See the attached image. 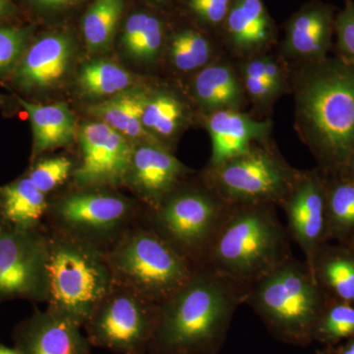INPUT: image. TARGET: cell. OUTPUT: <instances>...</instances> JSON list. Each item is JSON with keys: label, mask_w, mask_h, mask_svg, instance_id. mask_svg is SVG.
I'll use <instances>...</instances> for the list:
<instances>
[{"label": "cell", "mask_w": 354, "mask_h": 354, "mask_svg": "<svg viewBox=\"0 0 354 354\" xmlns=\"http://www.w3.org/2000/svg\"><path fill=\"white\" fill-rule=\"evenodd\" d=\"M295 129L325 174L344 171L354 153V64L339 55L290 64Z\"/></svg>", "instance_id": "cell-1"}, {"label": "cell", "mask_w": 354, "mask_h": 354, "mask_svg": "<svg viewBox=\"0 0 354 354\" xmlns=\"http://www.w3.org/2000/svg\"><path fill=\"white\" fill-rule=\"evenodd\" d=\"M248 290L208 266L195 268L189 281L158 305L148 353L216 354L232 317Z\"/></svg>", "instance_id": "cell-2"}, {"label": "cell", "mask_w": 354, "mask_h": 354, "mask_svg": "<svg viewBox=\"0 0 354 354\" xmlns=\"http://www.w3.org/2000/svg\"><path fill=\"white\" fill-rule=\"evenodd\" d=\"M272 204L232 207L204 265L248 288L292 257L288 228Z\"/></svg>", "instance_id": "cell-3"}, {"label": "cell", "mask_w": 354, "mask_h": 354, "mask_svg": "<svg viewBox=\"0 0 354 354\" xmlns=\"http://www.w3.org/2000/svg\"><path fill=\"white\" fill-rule=\"evenodd\" d=\"M327 300L305 261L291 257L251 286L245 302L277 339L307 346Z\"/></svg>", "instance_id": "cell-4"}, {"label": "cell", "mask_w": 354, "mask_h": 354, "mask_svg": "<svg viewBox=\"0 0 354 354\" xmlns=\"http://www.w3.org/2000/svg\"><path fill=\"white\" fill-rule=\"evenodd\" d=\"M48 237V309L84 327L115 286L102 249L51 230Z\"/></svg>", "instance_id": "cell-5"}, {"label": "cell", "mask_w": 354, "mask_h": 354, "mask_svg": "<svg viewBox=\"0 0 354 354\" xmlns=\"http://www.w3.org/2000/svg\"><path fill=\"white\" fill-rule=\"evenodd\" d=\"M104 254L116 285L158 305L176 295L195 270L143 220Z\"/></svg>", "instance_id": "cell-6"}, {"label": "cell", "mask_w": 354, "mask_h": 354, "mask_svg": "<svg viewBox=\"0 0 354 354\" xmlns=\"http://www.w3.org/2000/svg\"><path fill=\"white\" fill-rule=\"evenodd\" d=\"M232 209L201 177L198 184H179L155 209H147L143 221L196 268L206 262Z\"/></svg>", "instance_id": "cell-7"}, {"label": "cell", "mask_w": 354, "mask_h": 354, "mask_svg": "<svg viewBox=\"0 0 354 354\" xmlns=\"http://www.w3.org/2000/svg\"><path fill=\"white\" fill-rule=\"evenodd\" d=\"M300 171L291 167L272 138L256 142L246 152L214 167L203 178L232 207L272 204L281 206Z\"/></svg>", "instance_id": "cell-8"}, {"label": "cell", "mask_w": 354, "mask_h": 354, "mask_svg": "<svg viewBox=\"0 0 354 354\" xmlns=\"http://www.w3.org/2000/svg\"><path fill=\"white\" fill-rule=\"evenodd\" d=\"M106 188H76L50 202L51 230L108 250L140 220L136 203Z\"/></svg>", "instance_id": "cell-9"}, {"label": "cell", "mask_w": 354, "mask_h": 354, "mask_svg": "<svg viewBox=\"0 0 354 354\" xmlns=\"http://www.w3.org/2000/svg\"><path fill=\"white\" fill-rule=\"evenodd\" d=\"M158 315V304L115 283L84 328L93 346L118 354H147Z\"/></svg>", "instance_id": "cell-10"}, {"label": "cell", "mask_w": 354, "mask_h": 354, "mask_svg": "<svg viewBox=\"0 0 354 354\" xmlns=\"http://www.w3.org/2000/svg\"><path fill=\"white\" fill-rule=\"evenodd\" d=\"M48 237L37 230H0V297L46 301Z\"/></svg>", "instance_id": "cell-11"}, {"label": "cell", "mask_w": 354, "mask_h": 354, "mask_svg": "<svg viewBox=\"0 0 354 354\" xmlns=\"http://www.w3.org/2000/svg\"><path fill=\"white\" fill-rule=\"evenodd\" d=\"M79 143L80 164L72 174L76 188L125 185L135 144L102 121L83 124Z\"/></svg>", "instance_id": "cell-12"}, {"label": "cell", "mask_w": 354, "mask_h": 354, "mask_svg": "<svg viewBox=\"0 0 354 354\" xmlns=\"http://www.w3.org/2000/svg\"><path fill=\"white\" fill-rule=\"evenodd\" d=\"M279 207L285 212L291 241L301 249L311 272L317 252L328 242L325 174L318 167L300 171Z\"/></svg>", "instance_id": "cell-13"}, {"label": "cell", "mask_w": 354, "mask_h": 354, "mask_svg": "<svg viewBox=\"0 0 354 354\" xmlns=\"http://www.w3.org/2000/svg\"><path fill=\"white\" fill-rule=\"evenodd\" d=\"M234 60L276 50L278 31L264 0H234L218 36Z\"/></svg>", "instance_id": "cell-14"}, {"label": "cell", "mask_w": 354, "mask_h": 354, "mask_svg": "<svg viewBox=\"0 0 354 354\" xmlns=\"http://www.w3.org/2000/svg\"><path fill=\"white\" fill-rule=\"evenodd\" d=\"M334 11L319 1L302 6L286 22L277 53L288 64L320 62L330 55L335 34Z\"/></svg>", "instance_id": "cell-15"}, {"label": "cell", "mask_w": 354, "mask_h": 354, "mask_svg": "<svg viewBox=\"0 0 354 354\" xmlns=\"http://www.w3.org/2000/svg\"><path fill=\"white\" fill-rule=\"evenodd\" d=\"M190 169L158 144H135L127 185L146 205L155 209L171 191L185 180Z\"/></svg>", "instance_id": "cell-16"}, {"label": "cell", "mask_w": 354, "mask_h": 354, "mask_svg": "<svg viewBox=\"0 0 354 354\" xmlns=\"http://www.w3.org/2000/svg\"><path fill=\"white\" fill-rule=\"evenodd\" d=\"M211 138L208 167L227 162L246 152L256 142L272 138V118L258 120L245 111H218L199 114Z\"/></svg>", "instance_id": "cell-17"}, {"label": "cell", "mask_w": 354, "mask_h": 354, "mask_svg": "<svg viewBox=\"0 0 354 354\" xmlns=\"http://www.w3.org/2000/svg\"><path fill=\"white\" fill-rule=\"evenodd\" d=\"M188 88L199 114L245 111L249 106L235 62L227 55L191 77Z\"/></svg>", "instance_id": "cell-18"}, {"label": "cell", "mask_w": 354, "mask_h": 354, "mask_svg": "<svg viewBox=\"0 0 354 354\" xmlns=\"http://www.w3.org/2000/svg\"><path fill=\"white\" fill-rule=\"evenodd\" d=\"M92 346L80 326L48 308L26 324L17 349L22 354H91Z\"/></svg>", "instance_id": "cell-19"}, {"label": "cell", "mask_w": 354, "mask_h": 354, "mask_svg": "<svg viewBox=\"0 0 354 354\" xmlns=\"http://www.w3.org/2000/svg\"><path fill=\"white\" fill-rule=\"evenodd\" d=\"M71 41L64 35L44 37L26 53L14 80L20 87L46 88L57 84L71 62Z\"/></svg>", "instance_id": "cell-20"}, {"label": "cell", "mask_w": 354, "mask_h": 354, "mask_svg": "<svg viewBox=\"0 0 354 354\" xmlns=\"http://www.w3.org/2000/svg\"><path fill=\"white\" fill-rule=\"evenodd\" d=\"M192 108L176 91L165 87L147 88L142 123L165 148L172 144L192 120Z\"/></svg>", "instance_id": "cell-21"}, {"label": "cell", "mask_w": 354, "mask_h": 354, "mask_svg": "<svg viewBox=\"0 0 354 354\" xmlns=\"http://www.w3.org/2000/svg\"><path fill=\"white\" fill-rule=\"evenodd\" d=\"M311 274L329 299L354 304L353 246L326 242L314 258Z\"/></svg>", "instance_id": "cell-22"}, {"label": "cell", "mask_w": 354, "mask_h": 354, "mask_svg": "<svg viewBox=\"0 0 354 354\" xmlns=\"http://www.w3.org/2000/svg\"><path fill=\"white\" fill-rule=\"evenodd\" d=\"M147 88H129L113 95L108 101L88 108V113L109 127L120 132L128 140L139 143H158L142 123V111L145 102Z\"/></svg>", "instance_id": "cell-23"}, {"label": "cell", "mask_w": 354, "mask_h": 354, "mask_svg": "<svg viewBox=\"0 0 354 354\" xmlns=\"http://www.w3.org/2000/svg\"><path fill=\"white\" fill-rule=\"evenodd\" d=\"M223 55L225 53L218 39L196 29H183L172 34L164 53L172 70L190 78Z\"/></svg>", "instance_id": "cell-24"}, {"label": "cell", "mask_w": 354, "mask_h": 354, "mask_svg": "<svg viewBox=\"0 0 354 354\" xmlns=\"http://www.w3.org/2000/svg\"><path fill=\"white\" fill-rule=\"evenodd\" d=\"M48 206L46 194L28 176L0 188V214L15 230H37Z\"/></svg>", "instance_id": "cell-25"}, {"label": "cell", "mask_w": 354, "mask_h": 354, "mask_svg": "<svg viewBox=\"0 0 354 354\" xmlns=\"http://www.w3.org/2000/svg\"><path fill=\"white\" fill-rule=\"evenodd\" d=\"M19 102L31 120L35 153L68 145L75 138V118L67 104L43 106L21 99Z\"/></svg>", "instance_id": "cell-26"}, {"label": "cell", "mask_w": 354, "mask_h": 354, "mask_svg": "<svg viewBox=\"0 0 354 354\" xmlns=\"http://www.w3.org/2000/svg\"><path fill=\"white\" fill-rule=\"evenodd\" d=\"M326 176L327 241L354 242V180L342 174Z\"/></svg>", "instance_id": "cell-27"}, {"label": "cell", "mask_w": 354, "mask_h": 354, "mask_svg": "<svg viewBox=\"0 0 354 354\" xmlns=\"http://www.w3.org/2000/svg\"><path fill=\"white\" fill-rule=\"evenodd\" d=\"M263 55L234 60L247 101L251 106L249 113L258 120L271 118L272 109L279 99L266 81Z\"/></svg>", "instance_id": "cell-28"}, {"label": "cell", "mask_w": 354, "mask_h": 354, "mask_svg": "<svg viewBox=\"0 0 354 354\" xmlns=\"http://www.w3.org/2000/svg\"><path fill=\"white\" fill-rule=\"evenodd\" d=\"M132 81L129 72L104 59H95L84 64L78 76L81 90L94 97L120 94L129 90Z\"/></svg>", "instance_id": "cell-29"}, {"label": "cell", "mask_w": 354, "mask_h": 354, "mask_svg": "<svg viewBox=\"0 0 354 354\" xmlns=\"http://www.w3.org/2000/svg\"><path fill=\"white\" fill-rule=\"evenodd\" d=\"M123 0H95L83 19V35L92 51L106 50L120 22Z\"/></svg>", "instance_id": "cell-30"}, {"label": "cell", "mask_w": 354, "mask_h": 354, "mask_svg": "<svg viewBox=\"0 0 354 354\" xmlns=\"http://www.w3.org/2000/svg\"><path fill=\"white\" fill-rule=\"evenodd\" d=\"M354 337V304L329 299L317 321L313 342L333 348Z\"/></svg>", "instance_id": "cell-31"}, {"label": "cell", "mask_w": 354, "mask_h": 354, "mask_svg": "<svg viewBox=\"0 0 354 354\" xmlns=\"http://www.w3.org/2000/svg\"><path fill=\"white\" fill-rule=\"evenodd\" d=\"M74 169L73 162L68 158H44L35 165L28 177L41 192L48 195L66 183Z\"/></svg>", "instance_id": "cell-32"}, {"label": "cell", "mask_w": 354, "mask_h": 354, "mask_svg": "<svg viewBox=\"0 0 354 354\" xmlns=\"http://www.w3.org/2000/svg\"><path fill=\"white\" fill-rule=\"evenodd\" d=\"M335 55L354 64V2L351 0H346L344 9L335 16Z\"/></svg>", "instance_id": "cell-33"}, {"label": "cell", "mask_w": 354, "mask_h": 354, "mask_svg": "<svg viewBox=\"0 0 354 354\" xmlns=\"http://www.w3.org/2000/svg\"><path fill=\"white\" fill-rule=\"evenodd\" d=\"M234 0H187V6L202 25L220 32Z\"/></svg>", "instance_id": "cell-34"}, {"label": "cell", "mask_w": 354, "mask_h": 354, "mask_svg": "<svg viewBox=\"0 0 354 354\" xmlns=\"http://www.w3.org/2000/svg\"><path fill=\"white\" fill-rule=\"evenodd\" d=\"M264 77L268 85L279 97L290 95V64L276 50L263 55Z\"/></svg>", "instance_id": "cell-35"}, {"label": "cell", "mask_w": 354, "mask_h": 354, "mask_svg": "<svg viewBox=\"0 0 354 354\" xmlns=\"http://www.w3.org/2000/svg\"><path fill=\"white\" fill-rule=\"evenodd\" d=\"M28 30L0 28V73L11 68L25 50Z\"/></svg>", "instance_id": "cell-36"}, {"label": "cell", "mask_w": 354, "mask_h": 354, "mask_svg": "<svg viewBox=\"0 0 354 354\" xmlns=\"http://www.w3.org/2000/svg\"><path fill=\"white\" fill-rule=\"evenodd\" d=\"M81 0H32L35 6L44 10H57L78 3Z\"/></svg>", "instance_id": "cell-37"}, {"label": "cell", "mask_w": 354, "mask_h": 354, "mask_svg": "<svg viewBox=\"0 0 354 354\" xmlns=\"http://www.w3.org/2000/svg\"><path fill=\"white\" fill-rule=\"evenodd\" d=\"M330 348L334 354H354V337Z\"/></svg>", "instance_id": "cell-38"}, {"label": "cell", "mask_w": 354, "mask_h": 354, "mask_svg": "<svg viewBox=\"0 0 354 354\" xmlns=\"http://www.w3.org/2000/svg\"><path fill=\"white\" fill-rule=\"evenodd\" d=\"M11 10H12V6L9 0H0V19L10 13Z\"/></svg>", "instance_id": "cell-39"}, {"label": "cell", "mask_w": 354, "mask_h": 354, "mask_svg": "<svg viewBox=\"0 0 354 354\" xmlns=\"http://www.w3.org/2000/svg\"><path fill=\"white\" fill-rule=\"evenodd\" d=\"M342 176L349 177V178L353 179L354 180V153L351 160H348V165L344 167V171L342 172Z\"/></svg>", "instance_id": "cell-40"}, {"label": "cell", "mask_w": 354, "mask_h": 354, "mask_svg": "<svg viewBox=\"0 0 354 354\" xmlns=\"http://www.w3.org/2000/svg\"><path fill=\"white\" fill-rule=\"evenodd\" d=\"M0 354H22L17 348H9L0 344Z\"/></svg>", "instance_id": "cell-41"}, {"label": "cell", "mask_w": 354, "mask_h": 354, "mask_svg": "<svg viewBox=\"0 0 354 354\" xmlns=\"http://www.w3.org/2000/svg\"><path fill=\"white\" fill-rule=\"evenodd\" d=\"M317 354H334V353H333L332 349L330 348H325L322 351H317Z\"/></svg>", "instance_id": "cell-42"}, {"label": "cell", "mask_w": 354, "mask_h": 354, "mask_svg": "<svg viewBox=\"0 0 354 354\" xmlns=\"http://www.w3.org/2000/svg\"><path fill=\"white\" fill-rule=\"evenodd\" d=\"M4 102V97H2L1 95H0V106H1L2 104Z\"/></svg>", "instance_id": "cell-43"}, {"label": "cell", "mask_w": 354, "mask_h": 354, "mask_svg": "<svg viewBox=\"0 0 354 354\" xmlns=\"http://www.w3.org/2000/svg\"><path fill=\"white\" fill-rule=\"evenodd\" d=\"M348 245L353 246V248H354V242H353V243H351V244H348Z\"/></svg>", "instance_id": "cell-44"}, {"label": "cell", "mask_w": 354, "mask_h": 354, "mask_svg": "<svg viewBox=\"0 0 354 354\" xmlns=\"http://www.w3.org/2000/svg\"><path fill=\"white\" fill-rule=\"evenodd\" d=\"M158 1H164V0H158Z\"/></svg>", "instance_id": "cell-45"}]
</instances>
